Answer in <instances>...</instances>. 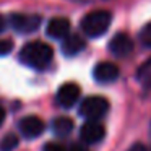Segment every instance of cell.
I'll list each match as a JSON object with an SVG mask.
<instances>
[{
    "instance_id": "obj_1",
    "label": "cell",
    "mask_w": 151,
    "mask_h": 151,
    "mask_svg": "<svg viewBox=\"0 0 151 151\" xmlns=\"http://www.w3.org/2000/svg\"><path fill=\"white\" fill-rule=\"evenodd\" d=\"M54 59V50L49 44L41 41H31L24 44L20 50V62L34 70H44L50 65Z\"/></svg>"
},
{
    "instance_id": "obj_2",
    "label": "cell",
    "mask_w": 151,
    "mask_h": 151,
    "mask_svg": "<svg viewBox=\"0 0 151 151\" xmlns=\"http://www.w3.org/2000/svg\"><path fill=\"white\" fill-rule=\"evenodd\" d=\"M111 21H112V15L107 10H94L83 18L80 26L88 37H99L109 29Z\"/></svg>"
},
{
    "instance_id": "obj_3",
    "label": "cell",
    "mask_w": 151,
    "mask_h": 151,
    "mask_svg": "<svg viewBox=\"0 0 151 151\" xmlns=\"http://www.w3.org/2000/svg\"><path fill=\"white\" fill-rule=\"evenodd\" d=\"M109 111V101L102 96H89L80 104V115L86 120H101Z\"/></svg>"
},
{
    "instance_id": "obj_4",
    "label": "cell",
    "mask_w": 151,
    "mask_h": 151,
    "mask_svg": "<svg viewBox=\"0 0 151 151\" xmlns=\"http://www.w3.org/2000/svg\"><path fill=\"white\" fill-rule=\"evenodd\" d=\"M41 20L39 15H29V13H13L10 15V24L18 34H31L39 29Z\"/></svg>"
},
{
    "instance_id": "obj_5",
    "label": "cell",
    "mask_w": 151,
    "mask_h": 151,
    "mask_svg": "<svg viewBox=\"0 0 151 151\" xmlns=\"http://www.w3.org/2000/svg\"><path fill=\"white\" fill-rule=\"evenodd\" d=\"M106 128L99 120H86L80 128V138L85 145H96L104 138Z\"/></svg>"
},
{
    "instance_id": "obj_6",
    "label": "cell",
    "mask_w": 151,
    "mask_h": 151,
    "mask_svg": "<svg viewBox=\"0 0 151 151\" xmlns=\"http://www.w3.org/2000/svg\"><path fill=\"white\" fill-rule=\"evenodd\" d=\"M44 128H46L44 122L36 115H26L18 122V130L26 140H34V138L41 137Z\"/></svg>"
},
{
    "instance_id": "obj_7",
    "label": "cell",
    "mask_w": 151,
    "mask_h": 151,
    "mask_svg": "<svg viewBox=\"0 0 151 151\" xmlns=\"http://www.w3.org/2000/svg\"><path fill=\"white\" fill-rule=\"evenodd\" d=\"M80 94H81V89L76 83H65L57 91V96H55L57 104L63 109H72L76 104Z\"/></svg>"
},
{
    "instance_id": "obj_8",
    "label": "cell",
    "mask_w": 151,
    "mask_h": 151,
    "mask_svg": "<svg viewBox=\"0 0 151 151\" xmlns=\"http://www.w3.org/2000/svg\"><path fill=\"white\" fill-rule=\"evenodd\" d=\"M109 50L112 52V55L119 57H128L133 52V41L128 34L125 33H117L109 42Z\"/></svg>"
},
{
    "instance_id": "obj_9",
    "label": "cell",
    "mask_w": 151,
    "mask_h": 151,
    "mask_svg": "<svg viewBox=\"0 0 151 151\" xmlns=\"http://www.w3.org/2000/svg\"><path fill=\"white\" fill-rule=\"evenodd\" d=\"M93 78L98 83H112L119 78V68L111 62H99L93 68Z\"/></svg>"
},
{
    "instance_id": "obj_10",
    "label": "cell",
    "mask_w": 151,
    "mask_h": 151,
    "mask_svg": "<svg viewBox=\"0 0 151 151\" xmlns=\"http://www.w3.org/2000/svg\"><path fill=\"white\" fill-rule=\"evenodd\" d=\"M47 36L52 39H63L70 34V21L67 18H52L47 23Z\"/></svg>"
},
{
    "instance_id": "obj_11",
    "label": "cell",
    "mask_w": 151,
    "mask_h": 151,
    "mask_svg": "<svg viewBox=\"0 0 151 151\" xmlns=\"http://www.w3.org/2000/svg\"><path fill=\"white\" fill-rule=\"evenodd\" d=\"M62 42V52L67 57H73L76 54H80L86 47V42L81 36L78 34H68L67 37H63Z\"/></svg>"
},
{
    "instance_id": "obj_12",
    "label": "cell",
    "mask_w": 151,
    "mask_h": 151,
    "mask_svg": "<svg viewBox=\"0 0 151 151\" xmlns=\"http://www.w3.org/2000/svg\"><path fill=\"white\" fill-rule=\"evenodd\" d=\"M72 130H73V120L72 119H68V117L54 119V122H52L54 135H57V137H60V138H65L72 133Z\"/></svg>"
},
{
    "instance_id": "obj_13",
    "label": "cell",
    "mask_w": 151,
    "mask_h": 151,
    "mask_svg": "<svg viewBox=\"0 0 151 151\" xmlns=\"http://www.w3.org/2000/svg\"><path fill=\"white\" fill-rule=\"evenodd\" d=\"M137 78L143 86L151 88V59L146 60V62L140 67V70H138V73H137Z\"/></svg>"
},
{
    "instance_id": "obj_14",
    "label": "cell",
    "mask_w": 151,
    "mask_h": 151,
    "mask_svg": "<svg viewBox=\"0 0 151 151\" xmlns=\"http://www.w3.org/2000/svg\"><path fill=\"white\" fill-rule=\"evenodd\" d=\"M18 146L17 133H7L0 140V151H15Z\"/></svg>"
},
{
    "instance_id": "obj_15",
    "label": "cell",
    "mask_w": 151,
    "mask_h": 151,
    "mask_svg": "<svg viewBox=\"0 0 151 151\" xmlns=\"http://www.w3.org/2000/svg\"><path fill=\"white\" fill-rule=\"evenodd\" d=\"M138 39H140L141 46H145V47H151V21H150L148 24H145L143 28H141Z\"/></svg>"
},
{
    "instance_id": "obj_16",
    "label": "cell",
    "mask_w": 151,
    "mask_h": 151,
    "mask_svg": "<svg viewBox=\"0 0 151 151\" xmlns=\"http://www.w3.org/2000/svg\"><path fill=\"white\" fill-rule=\"evenodd\" d=\"M13 50V42L10 39H0V57L8 55Z\"/></svg>"
},
{
    "instance_id": "obj_17",
    "label": "cell",
    "mask_w": 151,
    "mask_h": 151,
    "mask_svg": "<svg viewBox=\"0 0 151 151\" xmlns=\"http://www.w3.org/2000/svg\"><path fill=\"white\" fill-rule=\"evenodd\" d=\"M42 151H67L65 146H62L60 143H54V141H49V143L44 145Z\"/></svg>"
},
{
    "instance_id": "obj_18",
    "label": "cell",
    "mask_w": 151,
    "mask_h": 151,
    "mask_svg": "<svg viewBox=\"0 0 151 151\" xmlns=\"http://www.w3.org/2000/svg\"><path fill=\"white\" fill-rule=\"evenodd\" d=\"M128 151H150L145 145H141V143H137V145H133V146H130L128 148Z\"/></svg>"
},
{
    "instance_id": "obj_19",
    "label": "cell",
    "mask_w": 151,
    "mask_h": 151,
    "mask_svg": "<svg viewBox=\"0 0 151 151\" xmlns=\"http://www.w3.org/2000/svg\"><path fill=\"white\" fill-rule=\"evenodd\" d=\"M70 151H89V150H88L86 146H83V145H78V143H76V145H73V146L70 148Z\"/></svg>"
},
{
    "instance_id": "obj_20",
    "label": "cell",
    "mask_w": 151,
    "mask_h": 151,
    "mask_svg": "<svg viewBox=\"0 0 151 151\" xmlns=\"http://www.w3.org/2000/svg\"><path fill=\"white\" fill-rule=\"evenodd\" d=\"M5 117H7V112H5V109L0 106V127L4 125V122H5Z\"/></svg>"
},
{
    "instance_id": "obj_21",
    "label": "cell",
    "mask_w": 151,
    "mask_h": 151,
    "mask_svg": "<svg viewBox=\"0 0 151 151\" xmlns=\"http://www.w3.org/2000/svg\"><path fill=\"white\" fill-rule=\"evenodd\" d=\"M5 26H7V23H5V20H4V17H0V34L5 31Z\"/></svg>"
}]
</instances>
